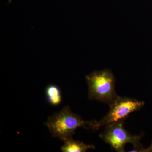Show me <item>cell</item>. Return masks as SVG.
I'll use <instances>...</instances> for the list:
<instances>
[{"instance_id": "obj_1", "label": "cell", "mask_w": 152, "mask_h": 152, "mask_svg": "<svg viewBox=\"0 0 152 152\" xmlns=\"http://www.w3.org/2000/svg\"><path fill=\"white\" fill-rule=\"evenodd\" d=\"M98 121H85L71 111L69 106H65L58 113H55L47 119L45 124L53 137L64 141L72 138L77 128L98 130Z\"/></svg>"}, {"instance_id": "obj_2", "label": "cell", "mask_w": 152, "mask_h": 152, "mask_svg": "<svg viewBox=\"0 0 152 152\" xmlns=\"http://www.w3.org/2000/svg\"><path fill=\"white\" fill-rule=\"evenodd\" d=\"M88 88V97L110 104L118 96L115 89V79L110 69L96 71L86 77Z\"/></svg>"}, {"instance_id": "obj_3", "label": "cell", "mask_w": 152, "mask_h": 152, "mask_svg": "<svg viewBox=\"0 0 152 152\" xmlns=\"http://www.w3.org/2000/svg\"><path fill=\"white\" fill-rule=\"evenodd\" d=\"M122 121L105 126L104 131L100 135L106 143L108 144L113 150L118 152H125L126 144H132L134 148L141 144V135H133L125 129Z\"/></svg>"}, {"instance_id": "obj_4", "label": "cell", "mask_w": 152, "mask_h": 152, "mask_svg": "<svg viewBox=\"0 0 152 152\" xmlns=\"http://www.w3.org/2000/svg\"><path fill=\"white\" fill-rule=\"evenodd\" d=\"M145 105L142 101L118 96L110 104V110L105 116L98 122V129L103 126L124 121L129 114L140 110Z\"/></svg>"}, {"instance_id": "obj_5", "label": "cell", "mask_w": 152, "mask_h": 152, "mask_svg": "<svg viewBox=\"0 0 152 152\" xmlns=\"http://www.w3.org/2000/svg\"><path fill=\"white\" fill-rule=\"evenodd\" d=\"M64 142V145L61 147V150L63 152H85L95 148L93 145H87L80 141L75 140L73 138Z\"/></svg>"}, {"instance_id": "obj_6", "label": "cell", "mask_w": 152, "mask_h": 152, "mask_svg": "<svg viewBox=\"0 0 152 152\" xmlns=\"http://www.w3.org/2000/svg\"><path fill=\"white\" fill-rule=\"evenodd\" d=\"M47 100L53 106L58 105L61 102L62 96L61 90L56 85H49L45 91Z\"/></svg>"}]
</instances>
